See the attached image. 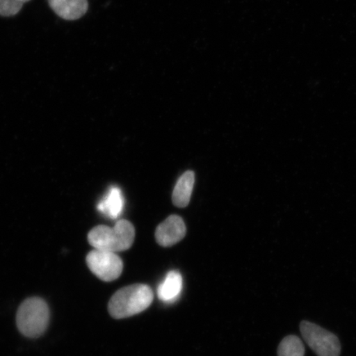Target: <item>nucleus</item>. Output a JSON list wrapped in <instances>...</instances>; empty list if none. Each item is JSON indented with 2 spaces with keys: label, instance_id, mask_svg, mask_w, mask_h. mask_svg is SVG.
Returning <instances> with one entry per match:
<instances>
[{
  "label": "nucleus",
  "instance_id": "obj_9",
  "mask_svg": "<svg viewBox=\"0 0 356 356\" xmlns=\"http://www.w3.org/2000/svg\"><path fill=\"white\" fill-rule=\"evenodd\" d=\"M124 206V199L121 189L118 186H113L97 204V209L111 219H117L122 215Z\"/></svg>",
  "mask_w": 356,
  "mask_h": 356
},
{
  "label": "nucleus",
  "instance_id": "obj_6",
  "mask_svg": "<svg viewBox=\"0 0 356 356\" xmlns=\"http://www.w3.org/2000/svg\"><path fill=\"white\" fill-rule=\"evenodd\" d=\"M186 234L184 220L178 216H171L156 229V241L163 247H171L180 242Z\"/></svg>",
  "mask_w": 356,
  "mask_h": 356
},
{
  "label": "nucleus",
  "instance_id": "obj_10",
  "mask_svg": "<svg viewBox=\"0 0 356 356\" xmlns=\"http://www.w3.org/2000/svg\"><path fill=\"white\" fill-rule=\"evenodd\" d=\"M195 184V173L188 171L178 179L172 193V202L177 207L188 206Z\"/></svg>",
  "mask_w": 356,
  "mask_h": 356
},
{
  "label": "nucleus",
  "instance_id": "obj_8",
  "mask_svg": "<svg viewBox=\"0 0 356 356\" xmlns=\"http://www.w3.org/2000/svg\"><path fill=\"white\" fill-rule=\"evenodd\" d=\"M184 288V280L177 270H171L163 282L159 284L157 293L159 299L167 304H172L178 300Z\"/></svg>",
  "mask_w": 356,
  "mask_h": 356
},
{
  "label": "nucleus",
  "instance_id": "obj_5",
  "mask_svg": "<svg viewBox=\"0 0 356 356\" xmlns=\"http://www.w3.org/2000/svg\"><path fill=\"white\" fill-rule=\"evenodd\" d=\"M86 261L92 273L106 282H113L122 273L123 261L115 252L93 249Z\"/></svg>",
  "mask_w": 356,
  "mask_h": 356
},
{
  "label": "nucleus",
  "instance_id": "obj_4",
  "mask_svg": "<svg viewBox=\"0 0 356 356\" xmlns=\"http://www.w3.org/2000/svg\"><path fill=\"white\" fill-rule=\"evenodd\" d=\"M300 327L302 338L316 355L340 356L341 346L335 334L308 321H302Z\"/></svg>",
  "mask_w": 356,
  "mask_h": 356
},
{
  "label": "nucleus",
  "instance_id": "obj_1",
  "mask_svg": "<svg viewBox=\"0 0 356 356\" xmlns=\"http://www.w3.org/2000/svg\"><path fill=\"white\" fill-rule=\"evenodd\" d=\"M154 300L152 289L144 284L124 287L111 297L108 311L111 317L126 318L148 309Z\"/></svg>",
  "mask_w": 356,
  "mask_h": 356
},
{
  "label": "nucleus",
  "instance_id": "obj_11",
  "mask_svg": "<svg viewBox=\"0 0 356 356\" xmlns=\"http://www.w3.org/2000/svg\"><path fill=\"white\" fill-rule=\"evenodd\" d=\"M305 349L299 337L287 336L280 341L278 356H305Z\"/></svg>",
  "mask_w": 356,
  "mask_h": 356
},
{
  "label": "nucleus",
  "instance_id": "obj_12",
  "mask_svg": "<svg viewBox=\"0 0 356 356\" xmlns=\"http://www.w3.org/2000/svg\"><path fill=\"white\" fill-rule=\"evenodd\" d=\"M30 0H0V16H15Z\"/></svg>",
  "mask_w": 356,
  "mask_h": 356
},
{
  "label": "nucleus",
  "instance_id": "obj_2",
  "mask_svg": "<svg viewBox=\"0 0 356 356\" xmlns=\"http://www.w3.org/2000/svg\"><path fill=\"white\" fill-rule=\"evenodd\" d=\"M136 231L131 222L120 220L113 228L99 225L88 235V243L99 250L118 252L131 248L135 240Z\"/></svg>",
  "mask_w": 356,
  "mask_h": 356
},
{
  "label": "nucleus",
  "instance_id": "obj_3",
  "mask_svg": "<svg viewBox=\"0 0 356 356\" xmlns=\"http://www.w3.org/2000/svg\"><path fill=\"white\" fill-rule=\"evenodd\" d=\"M50 320V310L44 300L33 297L26 300L17 314V326L19 332L30 338L42 336Z\"/></svg>",
  "mask_w": 356,
  "mask_h": 356
},
{
  "label": "nucleus",
  "instance_id": "obj_7",
  "mask_svg": "<svg viewBox=\"0 0 356 356\" xmlns=\"http://www.w3.org/2000/svg\"><path fill=\"white\" fill-rule=\"evenodd\" d=\"M48 3L56 15L67 21L81 19L88 10V0H48Z\"/></svg>",
  "mask_w": 356,
  "mask_h": 356
}]
</instances>
